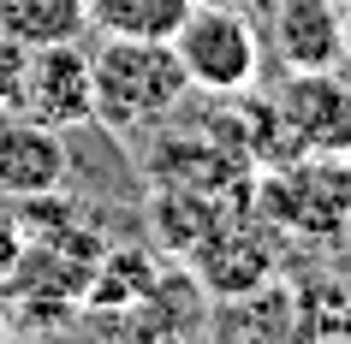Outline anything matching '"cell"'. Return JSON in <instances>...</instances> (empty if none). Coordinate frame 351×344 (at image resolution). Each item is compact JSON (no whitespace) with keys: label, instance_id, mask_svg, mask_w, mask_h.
<instances>
[{"label":"cell","instance_id":"6da1fadb","mask_svg":"<svg viewBox=\"0 0 351 344\" xmlns=\"http://www.w3.org/2000/svg\"><path fill=\"white\" fill-rule=\"evenodd\" d=\"M191 77L173 54V42H143V36H101L90 54V95L95 119L108 131H149L185 101Z\"/></svg>","mask_w":351,"mask_h":344},{"label":"cell","instance_id":"7a4b0ae2","mask_svg":"<svg viewBox=\"0 0 351 344\" xmlns=\"http://www.w3.org/2000/svg\"><path fill=\"white\" fill-rule=\"evenodd\" d=\"M173 54L185 66L191 90H208V95H239L256 83L262 72V36H256V18L244 12H226V6H191L185 24L173 30Z\"/></svg>","mask_w":351,"mask_h":344},{"label":"cell","instance_id":"3957f363","mask_svg":"<svg viewBox=\"0 0 351 344\" xmlns=\"http://www.w3.org/2000/svg\"><path fill=\"white\" fill-rule=\"evenodd\" d=\"M262 214L304 237H339L351 226V166L346 155H298L262 184Z\"/></svg>","mask_w":351,"mask_h":344},{"label":"cell","instance_id":"277c9868","mask_svg":"<svg viewBox=\"0 0 351 344\" xmlns=\"http://www.w3.org/2000/svg\"><path fill=\"white\" fill-rule=\"evenodd\" d=\"M12 113H19V119H36V125H48V131L90 125V119H95L90 54H84L77 42H42V48H24Z\"/></svg>","mask_w":351,"mask_h":344},{"label":"cell","instance_id":"5b68a950","mask_svg":"<svg viewBox=\"0 0 351 344\" xmlns=\"http://www.w3.org/2000/svg\"><path fill=\"white\" fill-rule=\"evenodd\" d=\"M292 155H346L351 148V90L339 72H298L268 113Z\"/></svg>","mask_w":351,"mask_h":344},{"label":"cell","instance_id":"8992f818","mask_svg":"<svg viewBox=\"0 0 351 344\" xmlns=\"http://www.w3.org/2000/svg\"><path fill=\"white\" fill-rule=\"evenodd\" d=\"M72 172L66 155V131H48L36 119H6L0 125V196L6 202H30V196H54Z\"/></svg>","mask_w":351,"mask_h":344},{"label":"cell","instance_id":"52a82bcc","mask_svg":"<svg viewBox=\"0 0 351 344\" xmlns=\"http://www.w3.org/2000/svg\"><path fill=\"white\" fill-rule=\"evenodd\" d=\"M268 30L292 72H333L346 59L339 0H268Z\"/></svg>","mask_w":351,"mask_h":344},{"label":"cell","instance_id":"ba28073f","mask_svg":"<svg viewBox=\"0 0 351 344\" xmlns=\"http://www.w3.org/2000/svg\"><path fill=\"white\" fill-rule=\"evenodd\" d=\"M197 279L203 291L215 297H256L268 285V273H274V255H268V237L250 232V226H215V232L197 243Z\"/></svg>","mask_w":351,"mask_h":344},{"label":"cell","instance_id":"9c48e42d","mask_svg":"<svg viewBox=\"0 0 351 344\" xmlns=\"http://www.w3.org/2000/svg\"><path fill=\"white\" fill-rule=\"evenodd\" d=\"M197 0H84V24L101 36H143V42H173Z\"/></svg>","mask_w":351,"mask_h":344},{"label":"cell","instance_id":"30bf717a","mask_svg":"<svg viewBox=\"0 0 351 344\" xmlns=\"http://www.w3.org/2000/svg\"><path fill=\"white\" fill-rule=\"evenodd\" d=\"M90 30L84 24V0H0V36L42 48V42H77Z\"/></svg>","mask_w":351,"mask_h":344},{"label":"cell","instance_id":"8fae6325","mask_svg":"<svg viewBox=\"0 0 351 344\" xmlns=\"http://www.w3.org/2000/svg\"><path fill=\"white\" fill-rule=\"evenodd\" d=\"M24 243H30V232H24V214H19V208H6V196H0V279L12 273V261L24 255Z\"/></svg>","mask_w":351,"mask_h":344},{"label":"cell","instance_id":"7c38bea8","mask_svg":"<svg viewBox=\"0 0 351 344\" xmlns=\"http://www.w3.org/2000/svg\"><path fill=\"white\" fill-rule=\"evenodd\" d=\"M203 6H226V12H244V18H268V0H203Z\"/></svg>","mask_w":351,"mask_h":344},{"label":"cell","instance_id":"4fadbf2b","mask_svg":"<svg viewBox=\"0 0 351 344\" xmlns=\"http://www.w3.org/2000/svg\"><path fill=\"white\" fill-rule=\"evenodd\" d=\"M339 36H346V59H351V0L339 6Z\"/></svg>","mask_w":351,"mask_h":344},{"label":"cell","instance_id":"5bb4252c","mask_svg":"<svg viewBox=\"0 0 351 344\" xmlns=\"http://www.w3.org/2000/svg\"><path fill=\"white\" fill-rule=\"evenodd\" d=\"M0 344H12V321H6V308H0Z\"/></svg>","mask_w":351,"mask_h":344},{"label":"cell","instance_id":"9a60e30c","mask_svg":"<svg viewBox=\"0 0 351 344\" xmlns=\"http://www.w3.org/2000/svg\"><path fill=\"white\" fill-rule=\"evenodd\" d=\"M346 90H351V77H346Z\"/></svg>","mask_w":351,"mask_h":344},{"label":"cell","instance_id":"2e32d148","mask_svg":"<svg viewBox=\"0 0 351 344\" xmlns=\"http://www.w3.org/2000/svg\"><path fill=\"white\" fill-rule=\"evenodd\" d=\"M339 6H346V0H339Z\"/></svg>","mask_w":351,"mask_h":344}]
</instances>
